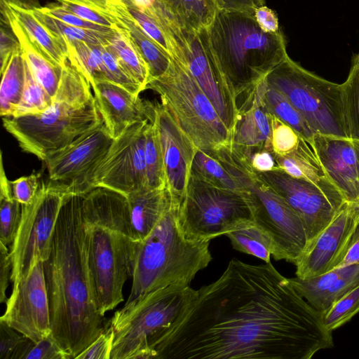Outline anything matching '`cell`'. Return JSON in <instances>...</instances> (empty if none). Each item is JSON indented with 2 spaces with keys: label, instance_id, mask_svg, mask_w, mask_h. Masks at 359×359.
Here are the masks:
<instances>
[{
  "label": "cell",
  "instance_id": "43",
  "mask_svg": "<svg viewBox=\"0 0 359 359\" xmlns=\"http://www.w3.org/2000/svg\"><path fill=\"white\" fill-rule=\"evenodd\" d=\"M272 151L278 156L292 152L298 146L301 137L290 126L269 112Z\"/></svg>",
  "mask_w": 359,
  "mask_h": 359
},
{
  "label": "cell",
  "instance_id": "9",
  "mask_svg": "<svg viewBox=\"0 0 359 359\" xmlns=\"http://www.w3.org/2000/svg\"><path fill=\"white\" fill-rule=\"evenodd\" d=\"M147 89L158 93L198 149L215 151L232 142V134L187 66L171 57L167 71Z\"/></svg>",
  "mask_w": 359,
  "mask_h": 359
},
{
  "label": "cell",
  "instance_id": "52",
  "mask_svg": "<svg viewBox=\"0 0 359 359\" xmlns=\"http://www.w3.org/2000/svg\"><path fill=\"white\" fill-rule=\"evenodd\" d=\"M246 157L252 168L258 172L262 173L279 170L273 153L271 151L257 150Z\"/></svg>",
  "mask_w": 359,
  "mask_h": 359
},
{
  "label": "cell",
  "instance_id": "2",
  "mask_svg": "<svg viewBox=\"0 0 359 359\" xmlns=\"http://www.w3.org/2000/svg\"><path fill=\"white\" fill-rule=\"evenodd\" d=\"M51 336L76 358L109 325L97 303L86 249L81 195L67 196L43 262Z\"/></svg>",
  "mask_w": 359,
  "mask_h": 359
},
{
  "label": "cell",
  "instance_id": "56",
  "mask_svg": "<svg viewBox=\"0 0 359 359\" xmlns=\"http://www.w3.org/2000/svg\"><path fill=\"white\" fill-rule=\"evenodd\" d=\"M133 4L140 9H147L153 7L156 0H130Z\"/></svg>",
  "mask_w": 359,
  "mask_h": 359
},
{
  "label": "cell",
  "instance_id": "54",
  "mask_svg": "<svg viewBox=\"0 0 359 359\" xmlns=\"http://www.w3.org/2000/svg\"><path fill=\"white\" fill-rule=\"evenodd\" d=\"M217 9L255 14V10L265 5V0H215Z\"/></svg>",
  "mask_w": 359,
  "mask_h": 359
},
{
  "label": "cell",
  "instance_id": "19",
  "mask_svg": "<svg viewBox=\"0 0 359 359\" xmlns=\"http://www.w3.org/2000/svg\"><path fill=\"white\" fill-rule=\"evenodd\" d=\"M358 222L353 206L346 203L297 259L294 264L297 277L316 276L337 268Z\"/></svg>",
  "mask_w": 359,
  "mask_h": 359
},
{
  "label": "cell",
  "instance_id": "50",
  "mask_svg": "<svg viewBox=\"0 0 359 359\" xmlns=\"http://www.w3.org/2000/svg\"><path fill=\"white\" fill-rule=\"evenodd\" d=\"M69 11L74 13L82 19L96 25L117 29L121 27L107 17L95 11L94 10L83 6L74 5L70 4H61Z\"/></svg>",
  "mask_w": 359,
  "mask_h": 359
},
{
  "label": "cell",
  "instance_id": "7",
  "mask_svg": "<svg viewBox=\"0 0 359 359\" xmlns=\"http://www.w3.org/2000/svg\"><path fill=\"white\" fill-rule=\"evenodd\" d=\"M218 159L248 192L255 224L269 239L273 257L295 264L307 245L299 215L252 168L244 154L231 149L223 151Z\"/></svg>",
  "mask_w": 359,
  "mask_h": 359
},
{
  "label": "cell",
  "instance_id": "3",
  "mask_svg": "<svg viewBox=\"0 0 359 359\" xmlns=\"http://www.w3.org/2000/svg\"><path fill=\"white\" fill-rule=\"evenodd\" d=\"M81 216L95 294L104 315L123 301L139 242L132 231L127 198L119 192L94 187L82 194Z\"/></svg>",
  "mask_w": 359,
  "mask_h": 359
},
{
  "label": "cell",
  "instance_id": "23",
  "mask_svg": "<svg viewBox=\"0 0 359 359\" xmlns=\"http://www.w3.org/2000/svg\"><path fill=\"white\" fill-rule=\"evenodd\" d=\"M288 280L297 292L323 314L359 282V264L336 268L316 276Z\"/></svg>",
  "mask_w": 359,
  "mask_h": 359
},
{
  "label": "cell",
  "instance_id": "28",
  "mask_svg": "<svg viewBox=\"0 0 359 359\" xmlns=\"http://www.w3.org/2000/svg\"><path fill=\"white\" fill-rule=\"evenodd\" d=\"M156 5L178 27L198 32L209 26L217 9L215 0H156Z\"/></svg>",
  "mask_w": 359,
  "mask_h": 359
},
{
  "label": "cell",
  "instance_id": "39",
  "mask_svg": "<svg viewBox=\"0 0 359 359\" xmlns=\"http://www.w3.org/2000/svg\"><path fill=\"white\" fill-rule=\"evenodd\" d=\"M225 236L235 250L253 255L266 263L271 262L270 242L255 223L230 231Z\"/></svg>",
  "mask_w": 359,
  "mask_h": 359
},
{
  "label": "cell",
  "instance_id": "44",
  "mask_svg": "<svg viewBox=\"0 0 359 359\" xmlns=\"http://www.w3.org/2000/svg\"><path fill=\"white\" fill-rule=\"evenodd\" d=\"M31 341L26 336L0 321L1 359H22Z\"/></svg>",
  "mask_w": 359,
  "mask_h": 359
},
{
  "label": "cell",
  "instance_id": "53",
  "mask_svg": "<svg viewBox=\"0 0 359 359\" xmlns=\"http://www.w3.org/2000/svg\"><path fill=\"white\" fill-rule=\"evenodd\" d=\"M255 18L261 29L269 33H276L280 31L279 22L276 13L263 5L255 11Z\"/></svg>",
  "mask_w": 359,
  "mask_h": 359
},
{
  "label": "cell",
  "instance_id": "35",
  "mask_svg": "<svg viewBox=\"0 0 359 359\" xmlns=\"http://www.w3.org/2000/svg\"><path fill=\"white\" fill-rule=\"evenodd\" d=\"M263 97L267 110L282 121L292 127L308 143L313 133L305 119L290 102L278 90L262 81Z\"/></svg>",
  "mask_w": 359,
  "mask_h": 359
},
{
  "label": "cell",
  "instance_id": "40",
  "mask_svg": "<svg viewBox=\"0 0 359 359\" xmlns=\"http://www.w3.org/2000/svg\"><path fill=\"white\" fill-rule=\"evenodd\" d=\"M25 84L20 101L11 116L43 112L53 104V99L37 81L25 59Z\"/></svg>",
  "mask_w": 359,
  "mask_h": 359
},
{
  "label": "cell",
  "instance_id": "11",
  "mask_svg": "<svg viewBox=\"0 0 359 359\" xmlns=\"http://www.w3.org/2000/svg\"><path fill=\"white\" fill-rule=\"evenodd\" d=\"M177 221L184 236L194 241H210L255 223L247 195L191 175L180 201Z\"/></svg>",
  "mask_w": 359,
  "mask_h": 359
},
{
  "label": "cell",
  "instance_id": "48",
  "mask_svg": "<svg viewBox=\"0 0 359 359\" xmlns=\"http://www.w3.org/2000/svg\"><path fill=\"white\" fill-rule=\"evenodd\" d=\"M60 4H70L88 7L119 25L118 18L123 0H56Z\"/></svg>",
  "mask_w": 359,
  "mask_h": 359
},
{
  "label": "cell",
  "instance_id": "29",
  "mask_svg": "<svg viewBox=\"0 0 359 359\" xmlns=\"http://www.w3.org/2000/svg\"><path fill=\"white\" fill-rule=\"evenodd\" d=\"M0 115L11 116L25 84V58L20 44L1 57Z\"/></svg>",
  "mask_w": 359,
  "mask_h": 359
},
{
  "label": "cell",
  "instance_id": "55",
  "mask_svg": "<svg viewBox=\"0 0 359 359\" xmlns=\"http://www.w3.org/2000/svg\"><path fill=\"white\" fill-rule=\"evenodd\" d=\"M353 264H359V222L351 235L344 256L337 268Z\"/></svg>",
  "mask_w": 359,
  "mask_h": 359
},
{
  "label": "cell",
  "instance_id": "17",
  "mask_svg": "<svg viewBox=\"0 0 359 359\" xmlns=\"http://www.w3.org/2000/svg\"><path fill=\"white\" fill-rule=\"evenodd\" d=\"M260 175L299 215L305 228L307 245L331 222L347 203L339 205L316 185L294 178L281 170Z\"/></svg>",
  "mask_w": 359,
  "mask_h": 359
},
{
  "label": "cell",
  "instance_id": "10",
  "mask_svg": "<svg viewBox=\"0 0 359 359\" xmlns=\"http://www.w3.org/2000/svg\"><path fill=\"white\" fill-rule=\"evenodd\" d=\"M265 79L290 102L314 134L348 137L341 84L305 69L289 56L274 67Z\"/></svg>",
  "mask_w": 359,
  "mask_h": 359
},
{
  "label": "cell",
  "instance_id": "47",
  "mask_svg": "<svg viewBox=\"0 0 359 359\" xmlns=\"http://www.w3.org/2000/svg\"><path fill=\"white\" fill-rule=\"evenodd\" d=\"M39 9L46 14L72 26L100 32H110L114 29L85 20L61 4H51L47 6L39 7Z\"/></svg>",
  "mask_w": 359,
  "mask_h": 359
},
{
  "label": "cell",
  "instance_id": "1",
  "mask_svg": "<svg viewBox=\"0 0 359 359\" xmlns=\"http://www.w3.org/2000/svg\"><path fill=\"white\" fill-rule=\"evenodd\" d=\"M149 346L155 359H310L333 339L271 262L232 259Z\"/></svg>",
  "mask_w": 359,
  "mask_h": 359
},
{
  "label": "cell",
  "instance_id": "22",
  "mask_svg": "<svg viewBox=\"0 0 359 359\" xmlns=\"http://www.w3.org/2000/svg\"><path fill=\"white\" fill-rule=\"evenodd\" d=\"M262 81L238 109L233 133L232 145L247 156L257 150L272 151L271 121L263 97Z\"/></svg>",
  "mask_w": 359,
  "mask_h": 359
},
{
  "label": "cell",
  "instance_id": "25",
  "mask_svg": "<svg viewBox=\"0 0 359 359\" xmlns=\"http://www.w3.org/2000/svg\"><path fill=\"white\" fill-rule=\"evenodd\" d=\"M132 231L137 242L144 240L170 207L172 196L169 190L148 187L127 196Z\"/></svg>",
  "mask_w": 359,
  "mask_h": 359
},
{
  "label": "cell",
  "instance_id": "8",
  "mask_svg": "<svg viewBox=\"0 0 359 359\" xmlns=\"http://www.w3.org/2000/svg\"><path fill=\"white\" fill-rule=\"evenodd\" d=\"M197 294L189 285L172 284L125 304L110 320L114 330L110 359H155L150 341L168 330Z\"/></svg>",
  "mask_w": 359,
  "mask_h": 359
},
{
  "label": "cell",
  "instance_id": "42",
  "mask_svg": "<svg viewBox=\"0 0 359 359\" xmlns=\"http://www.w3.org/2000/svg\"><path fill=\"white\" fill-rule=\"evenodd\" d=\"M359 313V282L326 312L323 313V322L330 332L344 325Z\"/></svg>",
  "mask_w": 359,
  "mask_h": 359
},
{
  "label": "cell",
  "instance_id": "6",
  "mask_svg": "<svg viewBox=\"0 0 359 359\" xmlns=\"http://www.w3.org/2000/svg\"><path fill=\"white\" fill-rule=\"evenodd\" d=\"M172 196L158 224L139 242L132 287L125 304L172 284L189 285L212 260L210 241H191L182 232L177 221L180 200Z\"/></svg>",
  "mask_w": 359,
  "mask_h": 359
},
{
  "label": "cell",
  "instance_id": "14",
  "mask_svg": "<svg viewBox=\"0 0 359 359\" xmlns=\"http://www.w3.org/2000/svg\"><path fill=\"white\" fill-rule=\"evenodd\" d=\"M148 121L149 118L133 124L114 140L105 156L84 180L79 194L104 187L127 196L148 187L144 152Z\"/></svg>",
  "mask_w": 359,
  "mask_h": 359
},
{
  "label": "cell",
  "instance_id": "51",
  "mask_svg": "<svg viewBox=\"0 0 359 359\" xmlns=\"http://www.w3.org/2000/svg\"><path fill=\"white\" fill-rule=\"evenodd\" d=\"M12 274V260L8 246L0 243V302H6V290Z\"/></svg>",
  "mask_w": 359,
  "mask_h": 359
},
{
  "label": "cell",
  "instance_id": "33",
  "mask_svg": "<svg viewBox=\"0 0 359 359\" xmlns=\"http://www.w3.org/2000/svg\"><path fill=\"white\" fill-rule=\"evenodd\" d=\"M62 41L66 44L69 60L81 69L90 85L98 81H109L101 46L82 41Z\"/></svg>",
  "mask_w": 359,
  "mask_h": 359
},
{
  "label": "cell",
  "instance_id": "34",
  "mask_svg": "<svg viewBox=\"0 0 359 359\" xmlns=\"http://www.w3.org/2000/svg\"><path fill=\"white\" fill-rule=\"evenodd\" d=\"M191 175L216 187L247 195L241 185L211 151L197 149Z\"/></svg>",
  "mask_w": 359,
  "mask_h": 359
},
{
  "label": "cell",
  "instance_id": "18",
  "mask_svg": "<svg viewBox=\"0 0 359 359\" xmlns=\"http://www.w3.org/2000/svg\"><path fill=\"white\" fill-rule=\"evenodd\" d=\"M149 108L161 145L166 187L181 201L189 183L192 163L198 149L164 104L149 101Z\"/></svg>",
  "mask_w": 359,
  "mask_h": 359
},
{
  "label": "cell",
  "instance_id": "49",
  "mask_svg": "<svg viewBox=\"0 0 359 359\" xmlns=\"http://www.w3.org/2000/svg\"><path fill=\"white\" fill-rule=\"evenodd\" d=\"M13 197L22 205L29 203L35 197L39 189V177L34 172L11 181Z\"/></svg>",
  "mask_w": 359,
  "mask_h": 359
},
{
  "label": "cell",
  "instance_id": "24",
  "mask_svg": "<svg viewBox=\"0 0 359 359\" xmlns=\"http://www.w3.org/2000/svg\"><path fill=\"white\" fill-rule=\"evenodd\" d=\"M273 155L279 170L294 178L316 185L339 205L346 203L340 192L329 180L313 149L303 138H300L297 147L289 154Z\"/></svg>",
  "mask_w": 359,
  "mask_h": 359
},
{
  "label": "cell",
  "instance_id": "37",
  "mask_svg": "<svg viewBox=\"0 0 359 359\" xmlns=\"http://www.w3.org/2000/svg\"><path fill=\"white\" fill-rule=\"evenodd\" d=\"M341 88L348 136L359 140V52L352 57L348 76L341 83Z\"/></svg>",
  "mask_w": 359,
  "mask_h": 359
},
{
  "label": "cell",
  "instance_id": "15",
  "mask_svg": "<svg viewBox=\"0 0 359 359\" xmlns=\"http://www.w3.org/2000/svg\"><path fill=\"white\" fill-rule=\"evenodd\" d=\"M0 321L34 342L51 334L48 296L43 262L35 259L29 272L13 285Z\"/></svg>",
  "mask_w": 359,
  "mask_h": 359
},
{
  "label": "cell",
  "instance_id": "13",
  "mask_svg": "<svg viewBox=\"0 0 359 359\" xmlns=\"http://www.w3.org/2000/svg\"><path fill=\"white\" fill-rule=\"evenodd\" d=\"M161 19L173 48L172 57L182 62L232 134L238 119L235 96L210 56L201 32L181 28L160 11Z\"/></svg>",
  "mask_w": 359,
  "mask_h": 359
},
{
  "label": "cell",
  "instance_id": "36",
  "mask_svg": "<svg viewBox=\"0 0 359 359\" xmlns=\"http://www.w3.org/2000/svg\"><path fill=\"white\" fill-rule=\"evenodd\" d=\"M149 121L145 130V163L147 187L150 189L166 187L164 162L156 126L151 116L149 101H146Z\"/></svg>",
  "mask_w": 359,
  "mask_h": 359
},
{
  "label": "cell",
  "instance_id": "4",
  "mask_svg": "<svg viewBox=\"0 0 359 359\" xmlns=\"http://www.w3.org/2000/svg\"><path fill=\"white\" fill-rule=\"evenodd\" d=\"M201 34L235 96L238 111L268 74L288 56L281 31H263L248 13L217 9Z\"/></svg>",
  "mask_w": 359,
  "mask_h": 359
},
{
  "label": "cell",
  "instance_id": "41",
  "mask_svg": "<svg viewBox=\"0 0 359 359\" xmlns=\"http://www.w3.org/2000/svg\"><path fill=\"white\" fill-rule=\"evenodd\" d=\"M123 1L142 30L168 55L172 57L174 54V48L164 29L156 5L154 4L150 8L140 9L136 7L130 0H123Z\"/></svg>",
  "mask_w": 359,
  "mask_h": 359
},
{
  "label": "cell",
  "instance_id": "38",
  "mask_svg": "<svg viewBox=\"0 0 359 359\" xmlns=\"http://www.w3.org/2000/svg\"><path fill=\"white\" fill-rule=\"evenodd\" d=\"M31 11L41 24L54 36L62 40L65 39L82 41L94 45L105 46L108 38L114 32H100L72 26L46 14L39 7H33Z\"/></svg>",
  "mask_w": 359,
  "mask_h": 359
},
{
  "label": "cell",
  "instance_id": "27",
  "mask_svg": "<svg viewBox=\"0 0 359 359\" xmlns=\"http://www.w3.org/2000/svg\"><path fill=\"white\" fill-rule=\"evenodd\" d=\"M1 3L11 11L39 50L52 63L62 67L69 56L65 43L41 23L31 8L5 0Z\"/></svg>",
  "mask_w": 359,
  "mask_h": 359
},
{
  "label": "cell",
  "instance_id": "21",
  "mask_svg": "<svg viewBox=\"0 0 359 359\" xmlns=\"http://www.w3.org/2000/svg\"><path fill=\"white\" fill-rule=\"evenodd\" d=\"M102 121L113 139L133 124L148 119L146 101L109 81L90 85Z\"/></svg>",
  "mask_w": 359,
  "mask_h": 359
},
{
  "label": "cell",
  "instance_id": "46",
  "mask_svg": "<svg viewBox=\"0 0 359 359\" xmlns=\"http://www.w3.org/2000/svg\"><path fill=\"white\" fill-rule=\"evenodd\" d=\"M114 339V330L109 323L106 329L76 359H110Z\"/></svg>",
  "mask_w": 359,
  "mask_h": 359
},
{
  "label": "cell",
  "instance_id": "45",
  "mask_svg": "<svg viewBox=\"0 0 359 359\" xmlns=\"http://www.w3.org/2000/svg\"><path fill=\"white\" fill-rule=\"evenodd\" d=\"M51 334L38 342L31 341L22 359H71Z\"/></svg>",
  "mask_w": 359,
  "mask_h": 359
},
{
  "label": "cell",
  "instance_id": "20",
  "mask_svg": "<svg viewBox=\"0 0 359 359\" xmlns=\"http://www.w3.org/2000/svg\"><path fill=\"white\" fill-rule=\"evenodd\" d=\"M346 202L359 198V140L313 134L308 143Z\"/></svg>",
  "mask_w": 359,
  "mask_h": 359
},
{
  "label": "cell",
  "instance_id": "26",
  "mask_svg": "<svg viewBox=\"0 0 359 359\" xmlns=\"http://www.w3.org/2000/svg\"><path fill=\"white\" fill-rule=\"evenodd\" d=\"M1 4V13L20 44L29 69L53 99L60 85L62 67L52 63L39 50L8 8L3 3Z\"/></svg>",
  "mask_w": 359,
  "mask_h": 359
},
{
  "label": "cell",
  "instance_id": "32",
  "mask_svg": "<svg viewBox=\"0 0 359 359\" xmlns=\"http://www.w3.org/2000/svg\"><path fill=\"white\" fill-rule=\"evenodd\" d=\"M22 217V204L13 196L11 181L4 167L2 152L0 155V243L12 245Z\"/></svg>",
  "mask_w": 359,
  "mask_h": 359
},
{
  "label": "cell",
  "instance_id": "16",
  "mask_svg": "<svg viewBox=\"0 0 359 359\" xmlns=\"http://www.w3.org/2000/svg\"><path fill=\"white\" fill-rule=\"evenodd\" d=\"M114 140L102 121L67 146L50 153L43 161L50 180L69 184L79 194L84 180L105 156Z\"/></svg>",
  "mask_w": 359,
  "mask_h": 359
},
{
  "label": "cell",
  "instance_id": "12",
  "mask_svg": "<svg viewBox=\"0 0 359 359\" xmlns=\"http://www.w3.org/2000/svg\"><path fill=\"white\" fill-rule=\"evenodd\" d=\"M73 194L76 193L71 185L50 180L40 185L29 203L22 205L21 222L10 251L13 285L29 272L36 257L43 262L48 259L60 211Z\"/></svg>",
  "mask_w": 359,
  "mask_h": 359
},
{
  "label": "cell",
  "instance_id": "30",
  "mask_svg": "<svg viewBox=\"0 0 359 359\" xmlns=\"http://www.w3.org/2000/svg\"><path fill=\"white\" fill-rule=\"evenodd\" d=\"M105 46L115 56L128 76L144 90H146L150 81L149 69L127 29L124 27L114 29Z\"/></svg>",
  "mask_w": 359,
  "mask_h": 359
},
{
  "label": "cell",
  "instance_id": "57",
  "mask_svg": "<svg viewBox=\"0 0 359 359\" xmlns=\"http://www.w3.org/2000/svg\"><path fill=\"white\" fill-rule=\"evenodd\" d=\"M352 205L353 206L355 212H356V214H357V216H358V221H359V198L358 200L357 201L356 203L352 204Z\"/></svg>",
  "mask_w": 359,
  "mask_h": 359
},
{
  "label": "cell",
  "instance_id": "31",
  "mask_svg": "<svg viewBox=\"0 0 359 359\" xmlns=\"http://www.w3.org/2000/svg\"><path fill=\"white\" fill-rule=\"evenodd\" d=\"M118 22L127 29L140 49L148 65L150 81L163 75L170 66L171 57L142 30L126 4L120 11Z\"/></svg>",
  "mask_w": 359,
  "mask_h": 359
},
{
  "label": "cell",
  "instance_id": "5",
  "mask_svg": "<svg viewBox=\"0 0 359 359\" xmlns=\"http://www.w3.org/2000/svg\"><path fill=\"white\" fill-rule=\"evenodd\" d=\"M90 82L67 59L51 106L39 114L2 117L4 128L21 149L41 161L102 121Z\"/></svg>",
  "mask_w": 359,
  "mask_h": 359
}]
</instances>
